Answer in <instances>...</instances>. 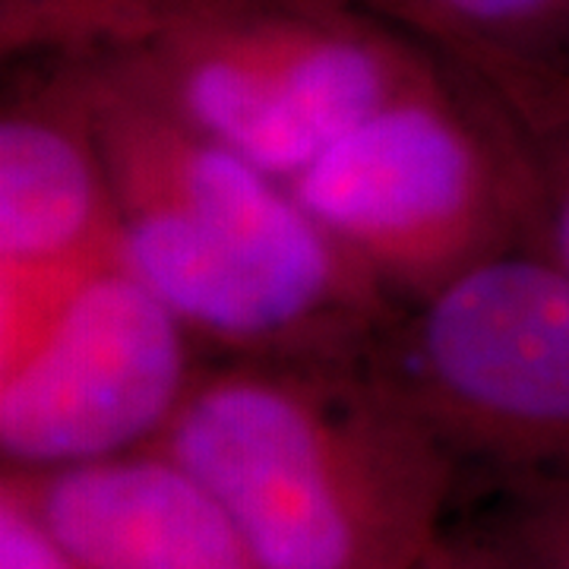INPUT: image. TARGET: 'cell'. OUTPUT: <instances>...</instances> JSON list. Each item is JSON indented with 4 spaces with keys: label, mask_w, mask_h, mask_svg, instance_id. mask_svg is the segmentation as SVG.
Wrapping results in <instances>:
<instances>
[{
    "label": "cell",
    "mask_w": 569,
    "mask_h": 569,
    "mask_svg": "<svg viewBox=\"0 0 569 569\" xmlns=\"http://www.w3.org/2000/svg\"><path fill=\"white\" fill-rule=\"evenodd\" d=\"M358 358L203 367L152 443L219 497L260 569H421L447 531L466 462Z\"/></svg>",
    "instance_id": "1"
},
{
    "label": "cell",
    "mask_w": 569,
    "mask_h": 569,
    "mask_svg": "<svg viewBox=\"0 0 569 569\" xmlns=\"http://www.w3.org/2000/svg\"><path fill=\"white\" fill-rule=\"evenodd\" d=\"M77 77L111 178L123 260L197 342L238 358H358L387 288L288 183L193 130L102 63Z\"/></svg>",
    "instance_id": "2"
},
{
    "label": "cell",
    "mask_w": 569,
    "mask_h": 569,
    "mask_svg": "<svg viewBox=\"0 0 569 569\" xmlns=\"http://www.w3.org/2000/svg\"><path fill=\"white\" fill-rule=\"evenodd\" d=\"M102 67L288 183L430 63L336 0H162Z\"/></svg>",
    "instance_id": "3"
},
{
    "label": "cell",
    "mask_w": 569,
    "mask_h": 569,
    "mask_svg": "<svg viewBox=\"0 0 569 569\" xmlns=\"http://www.w3.org/2000/svg\"><path fill=\"white\" fill-rule=\"evenodd\" d=\"M522 183L493 99H471L430 63L288 190L367 276L421 298L512 247Z\"/></svg>",
    "instance_id": "4"
},
{
    "label": "cell",
    "mask_w": 569,
    "mask_h": 569,
    "mask_svg": "<svg viewBox=\"0 0 569 569\" xmlns=\"http://www.w3.org/2000/svg\"><path fill=\"white\" fill-rule=\"evenodd\" d=\"M373 373L481 471L569 466V269L497 250L415 298Z\"/></svg>",
    "instance_id": "5"
},
{
    "label": "cell",
    "mask_w": 569,
    "mask_h": 569,
    "mask_svg": "<svg viewBox=\"0 0 569 569\" xmlns=\"http://www.w3.org/2000/svg\"><path fill=\"white\" fill-rule=\"evenodd\" d=\"M197 336L123 257L0 307V456L44 471L152 447L203 367Z\"/></svg>",
    "instance_id": "6"
},
{
    "label": "cell",
    "mask_w": 569,
    "mask_h": 569,
    "mask_svg": "<svg viewBox=\"0 0 569 569\" xmlns=\"http://www.w3.org/2000/svg\"><path fill=\"white\" fill-rule=\"evenodd\" d=\"M123 257L102 146L73 73L0 118V291L77 279Z\"/></svg>",
    "instance_id": "7"
},
{
    "label": "cell",
    "mask_w": 569,
    "mask_h": 569,
    "mask_svg": "<svg viewBox=\"0 0 569 569\" xmlns=\"http://www.w3.org/2000/svg\"><path fill=\"white\" fill-rule=\"evenodd\" d=\"M7 478L92 569H260L219 497L162 449Z\"/></svg>",
    "instance_id": "8"
},
{
    "label": "cell",
    "mask_w": 569,
    "mask_h": 569,
    "mask_svg": "<svg viewBox=\"0 0 569 569\" xmlns=\"http://www.w3.org/2000/svg\"><path fill=\"white\" fill-rule=\"evenodd\" d=\"M370 10L415 29L462 63L481 92L497 99L509 92V51L553 0H361Z\"/></svg>",
    "instance_id": "9"
},
{
    "label": "cell",
    "mask_w": 569,
    "mask_h": 569,
    "mask_svg": "<svg viewBox=\"0 0 569 569\" xmlns=\"http://www.w3.org/2000/svg\"><path fill=\"white\" fill-rule=\"evenodd\" d=\"M468 529L516 569H569V466L481 471V507Z\"/></svg>",
    "instance_id": "10"
},
{
    "label": "cell",
    "mask_w": 569,
    "mask_h": 569,
    "mask_svg": "<svg viewBox=\"0 0 569 569\" xmlns=\"http://www.w3.org/2000/svg\"><path fill=\"white\" fill-rule=\"evenodd\" d=\"M0 569H92L44 529L36 509L0 478Z\"/></svg>",
    "instance_id": "11"
},
{
    "label": "cell",
    "mask_w": 569,
    "mask_h": 569,
    "mask_svg": "<svg viewBox=\"0 0 569 569\" xmlns=\"http://www.w3.org/2000/svg\"><path fill=\"white\" fill-rule=\"evenodd\" d=\"M421 569H516L497 548H490L481 535L462 526L449 522L440 541L430 548Z\"/></svg>",
    "instance_id": "12"
},
{
    "label": "cell",
    "mask_w": 569,
    "mask_h": 569,
    "mask_svg": "<svg viewBox=\"0 0 569 569\" xmlns=\"http://www.w3.org/2000/svg\"><path fill=\"white\" fill-rule=\"evenodd\" d=\"M550 244H553V260L569 269V181L557 193L553 209H550Z\"/></svg>",
    "instance_id": "13"
}]
</instances>
